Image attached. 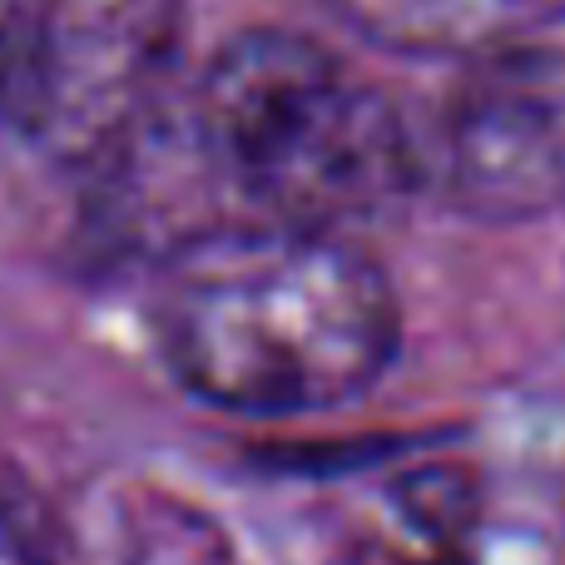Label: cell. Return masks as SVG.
Returning a JSON list of instances; mask_svg holds the SVG:
<instances>
[{"label":"cell","mask_w":565,"mask_h":565,"mask_svg":"<svg viewBox=\"0 0 565 565\" xmlns=\"http://www.w3.org/2000/svg\"><path fill=\"white\" fill-rule=\"evenodd\" d=\"M149 338L204 407L254 422L322 417L392 372L402 298L342 228L228 218L154 258Z\"/></svg>","instance_id":"6da1fadb"},{"label":"cell","mask_w":565,"mask_h":565,"mask_svg":"<svg viewBox=\"0 0 565 565\" xmlns=\"http://www.w3.org/2000/svg\"><path fill=\"white\" fill-rule=\"evenodd\" d=\"M179 125L204 184L268 224L348 234L427 179L397 99L288 25L228 35L194 75Z\"/></svg>","instance_id":"7a4b0ae2"},{"label":"cell","mask_w":565,"mask_h":565,"mask_svg":"<svg viewBox=\"0 0 565 565\" xmlns=\"http://www.w3.org/2000/svg\"><path fill=\"white\" fill-rule=\"evenodd\" d=\"M189 0H35L10 125L45 159L105 169L169 109Z\"/></svg>","instance_id":"3957f363"},{"label":"cell","mask_w":565,"mask_h":565,"mask_svg":"<svg viewBox=\"0 0 565 565\" xmlns=\"http://www.w3.org/2000/svg\"><path fill=\"white\" fill-rule=\"evenodd\" d=\"M427 179L477 224L565 209V45L546 35L461 60L422 145Z\"/></svg>","instance_id":"277c9868"},{"label":"cell","mask_w":565,"mask_h":565,"mask_svg":"<svg viewBox=\"0 0 565 565\" xmlns=\"http://www.w3.org/2000/svg\"><path fill=\"white\" fill-rule=\"evenodd\" d=\"M358 35L397 55L471 60L497 45L546 35L565 0H328Z\"/></svg>","instance_id":"5b68a950"},{"label":"cell","mask_w":565,"mask_h":565,"mask_svg":"<svg viewBox=\"0 0 565 565\" xmlns=\"http://www.w3.org/2000/svg\"><path fill=\"white\" fill-rule=\"evenodd\" d=\"M30 15H35V0H0V125L15 119L20 70H25V45H30Z\"/></svg>","instance_id":"8992f818"}]
</instances>
